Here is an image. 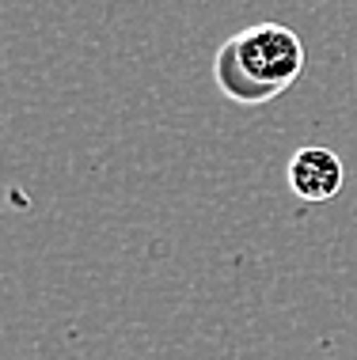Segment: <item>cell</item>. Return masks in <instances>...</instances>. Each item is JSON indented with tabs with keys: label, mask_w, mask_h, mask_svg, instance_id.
<instances>
[{
	"label": "cell",
	"mask_w": 357,
	"mask_h": 360,
	"mask_svg": "<svg viewBox=\"0 0 357 360\" xmlns=\"http://www.w3.org/2000/svg\"><path fill=\"white\" fill-rule=\"evenodd\" d=\"M304 72V42L282 23H255L232 34L213 57L220 95L239 106H263L289 91Z\"/></svg>",
	"instance_id": "1"
},
{
	"label": "cell",
	"mask_w": 357,
	"mask_h": 360,
	"mask_svg": "<svg viewBox=\"0 0 357 360\" xmlns=\"http://www.w3.org/2000/svg\"><path fill=\"white\" fill-rule=\"evenodd\" d=\"M289 190L296 193L308 205H323V201L339 198L342 182H346V167H342V155L331 148H320V144H308V148L293 152L285 167Z\"/></svg>",
	"instance_id": "2"
}]
</instances>
